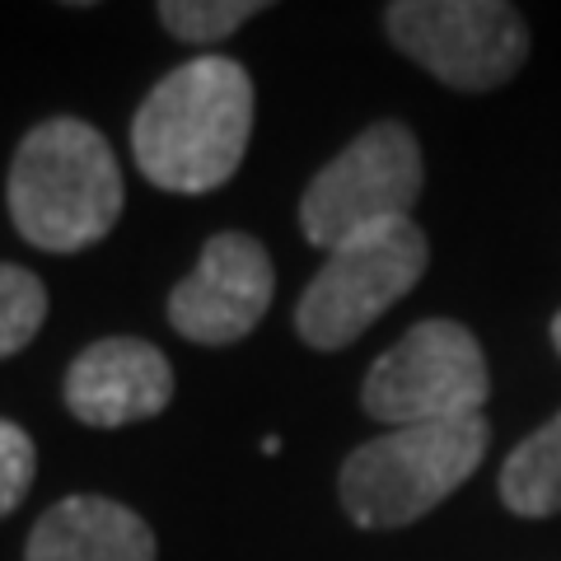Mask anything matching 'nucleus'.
Here are the masks:
<instances>
[{
	"label": "nucleus",
	"mask_w": 561,
	"mask_h": 561,
	"mask_svg": "<svg viewBox=\"0 0 561 561\" xmlns=\"http://www.w3.org/2000/svg\"><path fill=\"white\" fill-rule=\"evenodd\" d=\"M276 272L267 249L253 234L225 230L202 249L192 267L169 295V323L187 342L202 346H230L262 323L272 305Z\"/></svg>",
	"instance_id": "obj_8"
},
{
	"label": "nucleus",
	"mask_w": 561,
	"mask_h": 561,
	"mask_svg": "<svg viewBox=\"0 0 561 561\" xmlns=\"http://www.w3.org/2000/svg\"><path fill=\"white\" fill-rule=\"evenodd\" d=\"M491 440L486 416L402 426L360 445L342 468V505L360 529H402L435 511L478 472Z\"/></svg>",
	"instance_id": "obj_3"
},
{
	"label": "nucleus",
	"mask_w": 561,
	"mask_h": 561,
	"mask_svg": "<svg viewBox=\"0 0 561 561\" xmlns=\"http://www.w3.org/2000/svg\"><path fill=\"white\" fill-rule=\"evenodd\" d=\"M169 398H173V370L164 351L136 337H103L84 346L66 375L70 416L99 431L160 416Z\"/></svg>",
	"instance_id": "obj_9"
},
{
	"label": "nucleus",
	"mask_w": 561,
	"mask_h": 561,
	"mask_svg": "<svg viewBox=\"0 0 561 561\" xmlns=\"http://www.w3.org/2000/svg\"><path fill=\"white\" fill-rule=\"evenodd\" d=\"M28 561H154V534L108 496H70L33 524Z\"/></svg>",
	"instance_id": "obj_10"
},
{
	"label": "nucleus",
	"mask_w": 561,
	"mask_h": 561,
	"mask_svg": "<svg viewBox=\"0 0 561 561\" xmlns=\"http://www.w3.org/2000/svg\"><path fill=\"white\" fill-rule=\"evenodd\" d=\"M47 319V290L28 267L0 262V360L24 351Z\"/></svg>",
	"instance_id": "obj_12"
},
{
	"label": "nucleus",
	"mask_w": 561,
	"mask_h": 561,
	"mask_svg": "<svg viewBox=\"0 0 561 561\" xmlns=\"http://www.w3.org/2000/svg\"><path fill=\"white\" fill-rule=\"evenodd\" d=\"M383 24L421 70L463 94L496 90L529 57L524 14L501 0H398Z\"/></svg>",
	"instance_id": "obj_7"
},
{
	"label": "nucleus",
	"mask_w": 561,
	"mask_h": 561,
	"mask_svg": "<svg viewBox=\"0 0 561 561\" xmlns=\"http://www.w3.org/2000/svg\"><path fill=\"white\" fill-rule=\"evenodd\" d=\"M253 131V80L230 57H192L131 117L136 169L164 192H210L234 179Z\"/></svg>",
	"instance_id": "obj_1"
},
{
	"label": "nucleus",
	"mask_w": 561,
	"mask_h": 561,
	"mask_svg": "<svg viewBox=\"0 0 561 561\" xmlns=\"http://www.w3.org/2000/svg\"><path fill=\"white\" fill-rule=\"evenodd\" d=\"M10 220L43 253H80L122 216V169L90 122H38L10 169Z\"/></svg>",
	"instance_id": "obj_2"
},
{
	"label": "nucleus",
	"mask_w": 561,
	"mask_h": 561,
	"mask_svg": "<svg viewBox=\"0 0 561 561\" xmlns=\"http://www.w3.org/2000/svg\"><path fill=\"white\" fill-rule=\"evenodd\" d=\"M33 468H38V449L14 421L0 416V519L28 496Z\"/></svg>",
	"instance_id": "obj_14"
},
{
	"label": "nucleus",
	"mask_w": 561,
	"mask_h": 561,
	"mask_svg": "<svg viewBox=\"0 0 561 561\" xmlns=\"http://www.w3.org/2000/svg\"><path fill=\"white\" fill-rule=\"evenodd\" d=\"M486 393L491 375L478 337L454 319H426L370 365L360 402L375 421L402 431L482 416Z\"/></svg>",
	"instance_id": "obj_6"
},
{
	"label": "nucleus",
	"mask_w": 561,
	"mask_h": 561,
	"mask_svg": "<svg viewBox=\"0 0 561 561\" xmlns=\"http://www.w3.org/2000/svg\"><path fill=\"white\" fill-rule=\"evenodd\" d=\"M421 197V146L402 122L365 127L332 164L313 173L300 202L305 239L319 249H342L346 239L393 220H412Z\"/></svg>",
	"instance_id": "obj_5"
},
{
	"label": "nucleus",
	"mask_w": 561,
	"mask_h": 561,
	"mask_svg": "<svg viewBox=\"0 0 561 561\" xmlns=\"http://www.w3.org/2000/svg\"><path fill=\"white\" fill-rule=\"evenodd\" d=\"M501 501L524 519H548L561 511V412L505 459Z\"/></svg>",
	"instance_id": "obj_11"
},
{
	"label": "nucleus",
	"mask_w": 561,
	"mask_h": 561,
	"mask_svg": "<svg viewBox=\"0 0 561 561\" xmlns=\"http://www.w3.org/2000/svg\"><path fill=\"white\" fill-rule=\"evenodd\" d=\"M426 262L431 249L416 220H393L346 239L328 253L323 272L300 295L295 328L313 351H342L426 276Z\"/></svg>",
	"instance_id": "obj_4"
},
{
	"label": "nucleus",
	"mask_w": 561,
	"mask_h": 561,
	"mask_svg": "<svg viewBox=\"0 0 561 561\" xmlns=\"http://www.w3.org/2000/svg\"><path fill=\"white\" fill-rule=\"evenodd\" d=\"M262 10L267 5H257V0H164L160 20L183 43H220Z\"/></svg>",
	"instance_id": "obj_13"
},
{
	"label": "nucleus",
	"mask_w": 561,
	"mask_h": 561,
	"mask_svg": "<svg viewBox=\"0 0 561 561\" xmlns=\"http://www.w3.org/2000/svg\"><path fill=\"white\" fill-rule=\"evenodd\" d=\"M552 342H557V356H561V313L552 319Z\"/></svg>",
	"instance_id": "obj_15"
}]
</instances>
